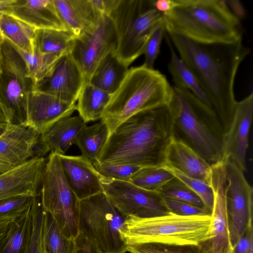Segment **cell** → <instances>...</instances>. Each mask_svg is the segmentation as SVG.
<instances>
[{"label":"cell","mask_w":253,"mask_h":253,"mask_svg":"<svg viewBox=\"0 0 253 253\" xmlns=\"http://www.w3.org/2000/svg\"><path fill=\"white\" fill-rule=\"evenodd\" d=\"M179 56L196 77L215 111L224 134L237 101L234 84L240 65L251 52L242 39L230 43H204L167 32Z\"/></svg>","instance_id":"1"},{"label":"cell","mask_w":253,"mask_h":253,"mask_svg":"<svg viewBox=\"0 0 253 253\" xmlns=\"http://www.w3.org/2000/svg\"><path fill=\"white\" fill-rule=\"evenodd\" d=\"M174 136L173 119L168 105L138 113L110 134L99 162L142 168L164 167Z\"/></svg>","instance_id":"2"},{"label":"cell","mask_w":253,"mask_h":253,"mask_svg":"<svg viewBox=\"0 0 253 253\" xmlns=\"http://www.w3.org/2000/svg\"><path fill=\"white\" fill-rule=\"evenodd\" d=\"M167 32L204 43H230L242 40L240 20L225 0H174L163 14Z\"/></svg>","instance_id":"3"},{"label":"cell","mask_w":253,"mask_h":253,"mask_svg":"<svg viewBox=\"0 0 253 253\" xmlns=\"http://www.w3.org/2000/svg\"><path fill=\"white\" fill-rule=\"evenodd\" d=\"M168 105L174 132L211 165L221 161L224 131L212 106L190 91L172 86Z\"/></svg>","instance_id":"4"},{"label":"cell","mask_w":253,"mask_h":253,"mask_svg":"<svg viewBox=\"0 0 253 253\" xmlns=\"http://www.w3.org/2000/svg\"><path fill=\"white\" fill-rule=\"evenodd\" d=\"M171 92L172 86L158 70L144 64L130 68L118 88L111 94L101 120L107 126L110 134L131 116L168 105Z\"/></svg>","instance_id":"5"},{"label":"cell","mask_w":253,"mask_h":253,"mask_svg":"<svg viewBox=\"0 0 253 253\" xmlns=\"http://www.w3.org/2000/svg\"><path fill=\"white\" fill-rule=\"evenodd\" d=\"M211 224L209 215L128 216L120 232L127 246L144 243L199 244L210 239Z\"/></svg>","instance_id":"6"},{"label":"cell","mask_w":253,"mask_h":253,"mask_svg":"<svg viewBox=\"0 0 253 253\" xmlns=\"http://www.w3.org/2000/svg\"><path fill=\"white\" fill-rule=\"evenodd\" d=\"M109 16L118 36L115 55L127 67L143 54L151 32L164 21L151 0H118Z\"/></svg>","instance_id":"7"},{"label":"cell","mask_w":253,"mask_h":253,"mask_svg":"<svg viewBox=\"0 0 253 253\" xmlns=\"http://www.w3.org/2000/svg\"><path fill=\"white\" fill-rule=\"evenodd\" d=\"M126 219L104 192L80 201L79 233L94 244L101 253L127 252L120 232Z\"/></svg>","instance_id":"8"},{"label":"cell","mask_w":253,"mask_h":253,"mask_svg":"<svg viewBox=\"0 0 253 253\" xmlns=\"http://www.w3.org/2000/svg\"><path fill=\"white\" fill-rule=\"evenodd\" d=\"M40 197L43 210L67 237L75 240L80 234V200L67 181L56 153L50 152L47 158Z\"/></svg>","instance_id":"9"},{"label":"cell","mask_w":253,"mask_h":253,"mask_svg":"<svg viewBox=\"0 0 253 253\" xmlns=\"http://www.w3.org/2000/svg\"><path fill=\"white\" fill-rule=\"evenodd\" d=\"M1 51L0 104L9 124H24L28 96L35 85L27 76L24 60L5 38Z\"/></svg>","instance_id":"10"},{"label":"cell","mask_w":253,"mask_h":253,"mask_svg":"<svg viewBox=\"0 0 253 253\" xmlns=\"http://www.w3.org/2000/svg\"><path fill=\"white\" fill-rule=\"evenodd\" d=\"M100 181L111 202L126 218H148L171 214L159 192L147 190L130 182L102 175Z\"/></svg>","instance_id":"11"},{"label":"cell","mask_w":253,"mask_h":253,"mask_svg":"<svg viewBox=\"0 0 253 253\" xmlns=\"http://www.w3.org/2000/svg\"><path fill=\"white\" fill-rule=\"evenodd\" d=\"M226 185V213L233 247L253 225V188L244 172L229 160L223 162Z\"/></svg>","instance_id":"12"},{"label":"cell","mask_w":253,"mask_h":253,"mask_svg":"<svg viewBox=\"0 0 253 253\" xmlns=\"http://www.w3.org/2000/svg\"><path fill=\"white\" fill-rule=\"evenodd\" d=\"M117 45L114 22L106 14L102 15L95 27L74 38L70 53L82 71L85 83L102 60L115 52Z\"/></svg>","instance_id":"13"},{"label":"cell","mask_w":253,"mask_h":253,"mask_svg":"<svg viewBox=\"0 0 253 253\" xmlns=\"http://www.w3.org/2000/svg\"><path fill=\"white\" fill-rule=\"evenodd\" d=\"M46 154L41 135L24 124H9L0 137V174Z\"/></svg>","instance_id":"14"},{"label":"cell","mask_w":253,"mask_h":253,"mask_svg":"<svg viewBox=\"0 0 253 253\" xmlns=\"http://www.w3.org/2000/svg\"><path fill=\"white\" fill-rule=\"evenodd\" d=\"M253 117V93L237 101L230 126L222 141L221 162L229 160L244 172Z\"/></svg>","instance_id":"15"},{"label":"cell","mask_w":253,"mask_h":253,"mask_svg":"<svg viewBox=\"0 0 253 253\" xmlns=\"http://www.w3.org/2000/svg\"><path fill=\"white\" fill-rule=\"evenodd\" d=\"M85 84L82 71L69 52L60 58L50 74L38 82L33 90L76 103Z\"/></svg>","instance_id":"16"},{"label":"cell","mask_w":253,"mask_h":253,"mask_svg":"<svg viewBox=\"0 0 253 253\" xmlns=\"http://www.w3.org/2000/svg\"><path fill=\"white\" fill-rule=\"evenodd\" d=\"M211 167V185L214 203L211 224V238L207 240L211 253H232L226 213V181L223 163Z\"/></svg>","instance_id":"17"},{"label":"cell","mask_w":253,"mask_h":253,"mask_svg":"<svg viewBox=\"0 0 253 253\" xmlns=\"http://www.w3.org/2000/svg\"><path fill=\"white\" fill-rule=\"evenodd\" d=\"M47 161L36 157L0 174V201L14 197L40 194Z\"/></svg>","instance_id":"18"},{"label":"cell","mask_w":253,"mask_h":253,"mask_svg":"<svg viewBox=\"0 0 253 253\" xmlns=\"http://www.w3.org/2000/svg\"><path fill=\"white\" fill-rule=\"evenodd\" d=\"M77 110L76 103L65 102L50 94L33 90L28 98L24 125L42 135L59 120Z\"/></svg>","instance_id":"19"},{"label":"cell","mask_w":253,"mask_h":253,"mask_svg":"<svg viewBox=\"0 0 253 253\" xmlns=\"http://www.w3.org/2000/svg\"><path fill=\"white\" fill-rule=\"evenodd\" d=\"M58 155L66 180L80 201L104 192L101 174L87 159L82 155Z\"/></svg>","instance_id":"20"},{"label":"cell","mask_w":253,"mask_h":253,"mask_svg":"<svg viewBox=\"0 0 253 253\" xmlns=\"http://www.w3.org/2000/svg\"><path fill=\"white\" fill-rule=\"evenodd\" d=\"M184 175L211 185V165L189 145L175 135L167 151L166 164Z\"/></svg>","instance_id":"21"},{"label":"cell","mask_w":253,"mask_h":253,"mask_svg":"<svg viewBox=\"0 0 253 253\" xmlns=\"http://www.w3.org/2000/svg\"><path fill=\"white\" fill-rule=\"evenodd\" d=\"M67 30L78 37L95 27L102 14L92 0H53Z\"/></svg>","instance_id":"22"},{"label":"cell","mask_w":253,"mask_h":253,"mask_svg":"<svg viewBox=\"0 0 253 253\" xmlns=\"http://www.w3.org/2000/svg\"><path fill=\"white\" fill-rule=\"evenodd\" d=\"M8 13L37 29L68 31L59 16L53 0H14Z\"/></svg>","instance_id":"23"},{"label":"cell","mask_w":253,"mask_h":253,"mask_svg":"<svg viewBox=\"0 0 253 253\" xmlns=\"http://www.w3.org/2000/svg\"><path fill=\"white\" fill-rule=\"evenodd\" d=\"M86 126L79 115L63 118L41 135V143L48 153L65 155Z\"/></svg>","instance_id":"24"},{"label":"cell","mask_w":253,"mask_h":253,"mask_svg":"<svg viewBox=\"0 0 253 253\" xmlns=\"http://www.w3.org/2000/svg\"><path fill=\"white\" fill-rule=\"evenodd\" d=\"M127 71L128 67L119 60L115 52H113L100 63L88 83L112 94L120 85Z\"/></svg>","instance_id":"25"},{"label":"cell","mask_w":253,"mask_h":253,"mask_svg":"<svg viewBox=\"0 0 253 253\" xmlns=\"http://www.w3.org/2000/svg\"><path fill=\"white\" fill-rule=\"evenodd\" d=\"M109 135L107 126L101 120L84 127L77 137L75 144L80 149L81 155L94 166L99 162Z\"/></svg>","instance_id":"26"},{"label":"cell","mask_w":253,"mask_h":253,"mask_svg":"<svg viewBox=\"0 0 253 253\" xmlns=\"http://www.w3.org/2000/svg\"><path fill=\"white\" fill-rule=\"evenodd\" d=\"M37 29L8 13L0 15V32L12 44L27 53H34Z\"/></svg>","instance_id":"27"},{"label":"cell","mask_w":253,"mask_h":253,"mask_svg":"<svg viewBox=\"0 0 253 253\" xmlns=\"http://www.w3.org/2000/svg\"><path fill=\"white\" fill-rule=\"evenodd\" d=\"M167 40L170 51L168 68L175 84L174 86L190 91L203 102L212 106L195 74L177 54L168 36Z\"/></svg>","instance_id":"28"},{"label":"cell","mask_w":253,"mask_h":253,"mask_svg":"<svg viewBox=\"0 0 253 253\" xmlns=\"http://www.w3.org/2000/svg\"><path fill=\"white\" fill-rule=\"evenodd\" d=\"M32 223L30 208L11 222L0 244V253H26L31 234Z\"/></svg>","instance_id":"29"},{"label":"cell","mask_w":253,"mask_h":253,"mask_svg":"<svg viewBox=\"0 0 253 253\" xmlns=\"http://www.w3.org/2000/svg\"><path fill=\"white\" fill-rule=\"evenodd\" d=\"M111 95L89 83H85L78 98L79 115L86 123L101 120Z\"/></svg>","instance_id":"30"},{"label":"cell","mask_w":253,"mask_h":253,"mask_svg":"<svg viewBox=\"0 0 253 253\" xmlns=\"http://www.w3.org/2000/svg\"><path fill=\"white\" fill-rule=\"evenodd\" d=\"M43 253H73L75 240L67 237L53 216L43 210L42 226Z\"/></svg>","instance_id":"31"},{"label":"cell","mask_w":253,"mask_h":253,"mask_svg":"<svg viewBox=\"0 0 253 253\" xmlns=\"http://www.w3.org/2000/svg\"><path fill=\"white\" fill-rule=\"evenodd\" d=\"M9 43L24 60L27 69V76L32 80L35 85L50 74L60 58L66 53H43L34 48V53L30 54L13 45L10 42Z\"/></svg>","instance_id":"32"},{"label":"cell","mask_w":253,"mask_h":253,"mask_svg":"<svg viewBox=\"0 0 253 253\" xmlns=\"http://www.w3.org/2000/svg\"><path fill=\"white\" fill-rule=\"evenodd\" d=\"M75 37L68 31L48 29L36 30L34 48L41 53H67L70 51Z\"/></svg>","instance_id":"33"},{"label":"cell","mask_w":253,"mask_h":253,"mask_svg":"<svg viewBox=\"0 0 253 253\" xmlns=\"http://www.w3.org/2000/svg\"><path fill=\"white\" fill-rule=\"evenodd\" d=\"M130 253H211L207 241L199 244L144 243L127 246Z\"/></svg>","instance_id":"34"},{"label":"cell","mask_w":253,"mask_h":253,"mask_svg":"<svg viewBox=\"0 0 253 253\" xmlns=\"http://www.w3.org/2000/svg\"><path fill=\"white\" fill-rule=\"evenodd\" d=\"M174 176L164 167L142 168L130 182L143 189L156 192L170 181Z\"/></svg>","instance_id":"35"},{"label":"cell","mask_w":253,"mask_h":253,"mask_svg":"<svg viewBox=\"0 0 253 253\" xmlns=\"http://www.w3.org/2000/svg\"><path fill=\"white\" fill-rule=\"evenodd\" d=\"M159 192L164 199H172L207 209L202 199L189 187L175 177L163 186Z\"/></svg>","instance_id":"36"},{"label":"cell","mask_w":253,"mask_h":253,"mask_svg":"<svg viewBox=\"0 0 253 253\" xmlns=\"http://www.w3.org/2000/svg\"><path fill=\"white\" fill-rule=\"evenodd\" d=\"M32 230L26 253H43L42 243V226L43 209L40 194L33 200L31 207Z\"/></svg>","instance_id":"37"},{"label":"cell","mask_w":253,"mask_h":253,"mask_svg":"<svg viewBox=\"0 0 253 253\" xmlns=\"http://www.w3.org/2000/svg\"><path fill=\"white\" fill-rule=\"evenodd\" d=\"M164 167L194 192L202 199L206 207L212 211L214 195L211 185L201 180L188 177L174 168L167 166Z\"/></svg>","instance_id":"38"},{"label":"cell","mask_w":253,"mask_h":253,"mask_svg":"<svg viewBox=\"0 0 253 253\" xmlns=\"http://www.w3.org/2000/svg\"><path fill=\"white\" fill-rule=\"evenodd\" d=\"M35 197L21 196L0 201V219H14L20 216L30 209Z\"/></svg>","instance_id":"39"},{"label":"cell","mask_w":253,"mask_h":253,"mask_svg":"<svg viewBox=\"0 0 253 253\" xmlns=\"http://www.w3.org/2000/svg\"><path fill=\"white\" fill-rule=\"evenodd\" d=\"M93 166L100 174L104 176L126 182H130L132 177L143 168L136 166L106 164L99 162Z\"/></svg>","instance_id":"40"},{"label":"cell","mask_w":253,"mask_h":253,"mask_svg":"<svg viewBox=\"0 0 253 253\" xmlns=\"http://www.w3.org/2000/svg\"><path fill=\"white\" fill-rule=\"evenodd\" d=\"M165 33L166 27L163 21L155 28L150 35L143 51L145 55L144 64L147 67L154 69V64L160 52L162 41Z\"/></svg>","instance_id":"41"},{"label":"cell","mask_w":253,"mask_h":253,"mask_svg":"<svg viewBox=\"0 0 253 253\" xmlns=\"http://www.w3.org/2000/svg\"><path fill=\"white\" fill-rule=\"evenodd\" d=\"M171 213L180 216H211L212 211L191 204L170 199H164Z\"/></svg>","instance_id":"42"},{"label":"cell","mask_w":253,"mask_h":253,"mask_svg":"<svg viewBox=\"0 0 253 253\" xmlns=\"http://www.w3.org/2000/svg\"><path fill=\"white\" fill-rule=\"evenodd\" d=\"M232 253H253V227L249 226L233 248Z\"/></svg>","instance_id":"43"},{"label":"cell","mask_w":253,"mask_h":253,"mask_svg":"<svg viewBox=\"0 0 253 253\" xmlns=\"http://www.w3.org/2000/svg\"><path fill=\"white\" fill-rule=\"evenodd\" d=\"M75 243L73 253H101L94 244L81 234L75 239Z\"/></svg>","instance_id":"44"},{"label":"cell","mask_w":253,"mask_h":253,"mask_svg":"<svg viewBox=\"0 0 253 253\" xmlns=\"http://www.w3.org/2000/svg\"><path fill=\"white\" fill-rule=\"evenodd\" d=\"M232 13L240 20L245 16V9L241 2L238 0H225Z\"/></svg>","instance_id":"45"},{"label":"cell","mask_w":253,"mask_h":253,"mask_svg":"<svg viewBox=\"0 0 253 253\" xmlns=\"http://www.w3.org/2000/svg\"><path fill=\"white\" fill-rule=\"evenodd\" d=\"M152 6L163 14L169 11L174 6V0H151Z\"/></svg>","instance_id":"46"},{"label":"cell","mask_w":253,"mask_h":253,"mask_svg":"<svg viewBox=\"0 0 253 253\" xmlns=\"http://www.w3.org/2000/svg\"><path fill=\"white\" fill-rule=\"evenodd\" d=\"M14 0H0V15L3 13H8L9 7Z\"/></svg>","instance_id":"47"},{"label":"cell","mask_w":253,"mask_h":253,"mask_svg":"<svg viewBox=\"0 0 253 253\" xmlns=\"http://www.w3.org/2000/svg\"><path fill=\"white\" fill-rule=\"evenodd\" d=\"M2 123L9 124V122L6 113L0 104V124Z\"/></svg>","instance_id":"48"},{"label":"cell","mask_w":253,"mask_h":253,"mask_svg":"<svg viewBox=\"0 0 253 253\" xmlns=\"http://www.w3.org/2000/svg\"><path fill=\"white\" fill-rule=\"evenodd\" d=\"M4 41V38L1 33L0 32V73L1 72V64L2 61V46Z\"/></svg>","instance_id":"49"},{"label":"cell","mask_w":253,"mask_h":253,"mask_svg":"<svg viewBox=\"0 0 253 253\" xmlns=\"http://www.w3.org/2000/svg\"><path fill=\"white\" fill-rule=\"evenodd\" d=\"M9 124L8 123H2L0 124V137L3 135V134L6 131L8 125Z\"/></svg>","instance_id":"50"}]
</instances>
